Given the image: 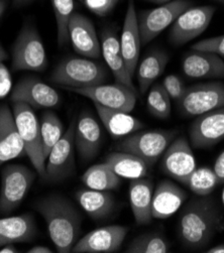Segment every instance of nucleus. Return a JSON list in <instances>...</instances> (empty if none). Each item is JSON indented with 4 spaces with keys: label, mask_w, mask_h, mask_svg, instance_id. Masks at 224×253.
<instances>
[{
    "label": "nucleus",
    "mask_w": 224,
    "mask_h": 253,
    "mask_svg": "<svg viewBox=\"0 0 224 253\" xmlns=\"http://www.w3.org/2000/svg\"><path fill=\"white\" fill-rule=\"evenodd\" d=\"M215 1H217V2L221 3V4H224V0H215Z\"/></svg>",
    "instance_id": "8fccbe9b"
},
{
    "label": "nucleus",
    "mask_w": 224,
    "mask_h": 253,
    "mask_svg": "<svg viewBox=\"0 0 224 253\" xmlns=\"http://www.w3.org/2000/svg\"><path fill=\"white\" fill-rule=\"evenodd\" d=\"M90 11L99 16L107 15L115 6L118 0H83Z\"/></svg>",
    "instance_id": "58836bf2"
},
{
    "label": "nucleus",
    "mask_w": 224,
    "mask_h": 253,
    "mask_svg": "<svg viewBox=\"0 0 224 253\" xmlns=\"http://www.w3.org/2000/svg\"><path fill=\"white\" fill-rule=\"evenodd\" d=\"M129 233L128 227L110 225L95 229L76 242L72 252L76 253H112L122 245Z\"/></svg>",
    "instance_id": "4468645a"
},
{
    "label": "nucleus",
    "mask_w": 224,
    "mask_h": 253,
    "mask_svg": "<svg viewBox=\"0 0 224 253\" xmlns=\"http://www.w3.org/2000/svg\"><path fill=\"white\" fill-rule=\"evenodd\" d=\"M154 195V184L151 180L140 178L131 180L130 202L138 225H147L152 222V202Z\"/></svg>",
    "instance_id": "b1692460"
},
{
    "label": "nucleus",
    "mask_w": 224,
    "mask_h": 253,
    "mask_svg": "<svg viewBox=\"0 0 224 253\" xmlns=\"http://www.w3.org/2000/svg\"><path fill=\"white\" fill-rule=\"evenodd\" d=\"M169 62L168 55L163 50L156 49L146 55L137 67L136 78L141 94H144L164 73Z\"/></svg>",
    "instance_id": "cd10ccee"
},
{
    "label": "nucleus",
    "mask_w": 224,
    "mask_h": 253,
    "mask_svg": "<svg viewBox=\"0 0 224 253\" xmlns=\"http://www.w3.org/2000/svg\"><path fill=\"white\" fill-rule=\"evenodd\" d=\"M184 74L189 78H224V62L215 54L192 50L182 61Z\"/></svg>",
    "instance_id": "412c9836"
},
{
    "label": "nucleus",
    "mask_w": 224,
    "mask_h": 253,
    "mask_svg": "<svg viewBox=\"0 0 224 253\" xmlns=\"http://www.w3.org/2000/svg\"><path fill=\"white\" fill-rule=\"evenodd\" d=\"M35 179L36 173L20 165H8L2 169L0 214H9L20 205L31 190Z\"/></svg>",
    "instance_id": "0eeeda50"
},
{
    "label": "nucleus",
    "mask_w": 224,
    "mask_h": 253,
    "mask_svg": "<svg viewBox=\"0 0 224 253\" xmlns=\"http://www.w3.org/2000/svg\"><path fill=\"white\" fill-rule=\"evenodd\" d=\"M47 65L42 39L32 27H26L19 33L12 47L13 71L42 72Z\"/></svg>",
    "instance_id": "1a4fd4ad"
},
{
    "label": "nucleus",
    "mask_w": 224,
    "mask_h": 253,
    "mask_svg": "<svg viewBox=\"0 0 224 253\" xmlns=\"http://www.w3.org/2000/svg\"><path fill=\"white\" fill-rule=\"evenodd\" d=\"M192 5L191 0H172L156 8L142 11L137 17L141 44L156 39Z\"/></svg>",
    "instance_id": "6e6552de"
},
{
    "label": "nucleus",
    "mask_w": 224,
    "mask_h": 253,
    "mask_svg": "<svg viewBox=\"0 0 224 253\" xmlns=\"http://www.w3.org/2000/svg\"><path fill=\"white\" fill-rule=\"evenodd\" d=\"M64 132L65 129L60 118L53 112H45L41 122V134L45 160Z\"/></svg>",
    "instance_id": "c756f323"
},
{
    "label": "nucleus",
    "mask_w": 224,
    "mask_h": 253,
    "mask_svg": "<svg viewBox=\"0 0 224 253\" xmlns=\"http://www.w3.org/2000/svg\"><path fill=\"white\" fill-rule=\"evenodd\" d=\"M11 90V76L7 67L0 63V99L7 96Z\"/></svg>",
    "instance_id": "ea45409f"
},
{
    "label": "nucleus",
    "mask_w": 224,
    "mask_h": 253,
    "mask_svg": "<svg viewBox=\"0 0 224 253\" xmlns=\"http://www.w3.org/2000/svg\"><path fill=\"white\" fill-rule=\"evenodd\" d=\"M147 1L154 2V3H159V4H164V3L172 1V0H147Z\"/></svg>",
    "instance_id": "09e8293b"
},
{
    "label": "nucleus",
    "mask_w": 224,
    "mask_h": 253,
    "mask_svg": "<svg viewBox=\"0 0 224 253\" xmlns=\"http://www.w3.org/2000/svg\"><path fill=\"white\" fill-rule=\"evenodd\" d=\"M214 172L218 179L219 184H224V150L217 158L215 165H214Z\"/></svg>",
    "instance_id": "a19ab883"
},
{
    "label": "nucleus",
    "mask_w": 224,
    "mask_h": 253,
    "mask_svg": "<svg viewBox=\"0 0 224 253\" xmlns=\"http://www.w3.org/2000/svg\"><path fill=\"white\" fill-rule=\"evenodd\" d=\"M31 1H33V0H13L14 4H15V5H17V6L24 5V4H27V3L31 2Z\"/></svg>",
    "instance_id": "de8ad7c7"
},
{
    "label": "nucleus",
    "mask_w": 224,
    "mask_h": 253,
    "mask_svg": "<svg viewBox=\"0 0 224 253\" xmlns=\"http://www.w3.org/2000/svg\"><path fill=\"white\" fill-rule=\"evenodd\" d=\"M100 45L102 54H121L120 41L112 30H105L102 32L100 38Z\"/></svg>",
    "instance_id": "4c0bfd02"
},
{
    "label": "nucleus",
    "mask_w": 224,
    "mask_h": 253,
    "mask_svg": "<svg viewBox=\"0 0 224 253\" xmlns=\"http://www.w3.org/2000/svg\"><path fill=\"white\" fill-rule=\"evenodd\" d=\"M177 105L179 112L185 117H197L224 107V84L208 82L190 86L185 89Z\"/></svg>",
    "instance_id": "423d86ee"
},
{
    "label": "nucleus",
    "mask_w": 224,
    "mask_h": 253,
    "mask_svg": "<svg viewBox=\"0 0 224 253\" xmlns=\"http://www.w3.org/2000/svg\"><path fill=\"white\" fill-rule=\"evenodd\" d=\"M28 252L29 253H52L53 251L49 249L48 247L38 245V246H35V247L31 248Z\"/></svg>",
    "instance_id": "79ce46f5"
},
{
    "label": "nucleus",
    "mask_w": 224,
    "mask_h": 253,
    "mask_svg": "<svg viewBox=\"0 0 224 253\" xmlns=\"http://www.w3.org/2000/svg\"><path fill=\"white\" fill-rule=\"evenodd\" d=\"M208 253H224V243L218 244L210 249H208V251H206Z\"/></svg>",
    "instance_id": "c03bdc74"
},
{
    "label": "nucleus",
    "mask_w": 224,
    "mask_h": 253,
    "mask_svg": "<svg viewBox=\"0 0 224 253\" xmlns=\"http://www.w3.org/2000/svg\"><path fill=\"white\" fill-rule=\"evenodd\" d=\"M12 114L19 135L23 141L26 155L29 156L36 170L45 179V158L44 155L41 123L32 106L23 102H13Z\"/></svg>",
    "instance_id": "20e7f679"
},
{
    "label": "nucleus",
    "mask_w": 224,
    "mask_h": 253,
    "mask_svg": "<svg viewBox=\"0 0 224 253\" xmlns=\"http://www.w3.org/2000/svg\"><path fill=\"white\" fill-rule=\"evenodd\" d=\"M68 32L75 52L91 59L100 58L102 54L100 41L98 40L94 25L88 17L74 12L69 22Z\"/></svg>",
    "instance_id": "dca6fc26"
},
{
    "label": "nucleus",
    "mask_w": 224,
    "mask_h": 253,
    "mask_svg": "<svg viewBox=\"0 0 224 253\" xmlns=\"http://www.w3.org/2000/svg\"><path fill=\"white\" fill-rule=\"evenodd\" d=\"M16 252L18 251L13 243H9V244L3 245L2 247H0V253H16Z\"/></svg>",
    "instance_id": "37998d69"
},
{
    "label": "nucleus",
    "mask_w": 224,
    "mask_h": 253,
    "mask_svg": "<svg viewBox=\"0 0 224 253\" xmlns=\"http://www.w3.org/2000/svg\"><path fill=\"white\" fill-rule=\"evenodd\" d=\"M120 179L105 162L92 166L82 175V182L85 186L97 191L116 190L120 185Z\"/></svg>",
    "instance_id": "c85d7f7f"
},
{
    "label": "nucleus",
    "mask_w": 224,
    "mask_h": 253,
    "mask_svg": "<svg viewBox=\"0 0 224 253\" xmlns=\"http://www.w3.org/2000/svg\"><path fill=\"white\" fill-rule=\"evenodd\" d=\"M147 109L160 119H167L171 115V98L162 84L154 83L148 89Z\"/></svg>",
    "instance_id": "2f4dec72"
},
{
    "label": "nucleus",
    "mask_w": 224,
    "mask_h": 253,
    "mask_svg": "<svg viewBox=\"0 0 224 253\" xmlns=\"http://www.w3.org/2000/svg\"><path fill=\"white\" fill-rule=\"evenodd\" d=\"M105 163L113 169V171L123 179L135 180L145 178L148 173L149 167L136 156L124 151H116L107 156Z\"/></svg>",
    "instance_id": "bb28decb"
},
{
    "label": "nucleus",
    "mask_w": 224,
    "mask_h": 253,
    "mask_svg": "<svg viewBox=\"0 0 224 253\" xmlns=\"http://www.w3.org/2000/svg\"><path fill=\"white\" fill-rule=\"evenodd\" d=\"M74 93L85 96L105 108L132 112L136 103L135 90L130 87L115 83L112 85L100 84L85 88H65Z\"/></svg>",
    "instance_id": "f8f14e48"
},
{
    "label": "nucleus",
    "mask_w": 224,
    "mask_h": 253,
    "mask_svg": "<svg viewBox=\"0 0 224 253\" xmlns=\"http://www.w3.org/2000/svg\"><path fill=\"white\" fill-rule=\"evenodd\" d=\"M221 214L215 201L208 196L195 198L183 208L178 234L184 247L200 250L206 247L220 225Z\"/></svg>",
    "instance_id": "f257e3e1"
},
{
    "label": "nucleus",
    "mask_w": 224,
    "mask_h": 253,
    "mask_svg": "<svg viewBox=\"0 0 224 253\" xmlns=\"http://www.w3.org/2000/svg\"><path fill=\"white\" fill-rule=\"evenodd\" d=\"M222 201H223V204H224V189H223V193H222Z\"/></svg>",
    "instance_id": "3c124183"
},
{
    "label": "nucleus",
    "mask_w": 224,
    "mask_h": 253,
    "mask_svg": "<svg viewBox=\"0 0 224 253\" xmlns=\"http://www.w3.org/2000/svg\"><path fill=\"white\" fill-rule=\"evenodd\" d=\"M102 143L100 125L91 113L83 112L76 121L75 129V147L83 161L94 159Z\"/></svg>",
    "instance_id": "6ab92c4d"
},
{
    "label": "nucleus",
    "mask_w": 224,
    "mask_h": 253,
    "mask_svg": "<svg viewBox=\"0 0 224 253\" xmlns=\"http://www.w3.org/2000/svg\"><path fill=\"white\" fill-rule=\"evenodd\" d=\"M75 129L76 120H72L68 129L49 151L45 164V180L61 182L73 174L75 170Z\"/></svg>",
    "instance_id": "9b49d317"
},
{
    "label": "nucleus",
    "mask_w": 224,
    "mask_h": 253,
    "mask_svg": "<svg viewBox=\"0 0 224 253\" xmlns=\"http://www.w3.org/2000/svg\"><path fill=\"white\" fill-rule=\"evenodd\" d=\"M108 77L107 69L88 59L69 57L54 70L51 80L65 88H85L103 84Z\"/></svg>",
    "instance_id": "7ed1b4c3"
},
{
    "label": "nucleus",
    "mask_w": 224,
    "mask_h": 253,
    "mask_svg": "<svg viewBox=\"0 0 224 253\" xmlns=\"http://www.w3.org/2000/svg\"><path fill=\"white\" fill-rule=\"evenodd\" d=\"M219 185L216 173L213 169L202 167L191 173L186 186L197 196L204 197L210 195L216 186Z\"/></svg>",
    "instance_id": "7c9ffc66"
},
{
    "label": "nucleus",
    "mask_w": 224,
    "mask_h": 253,
    "mask_svg": "<svg viewBox=\"0 0 224 253\" xmlns=\"http://www.w3.org/2000/svg\"><path fill=\"white\" fill-rule=\"evenodd\" d=\"M170 245L167 240L159 233H145L135 237L129 247V253H167Z\"/></svg>",
    "instance_id": "473e14b6"
},
{
    "label": "nucleus",
    "mask_w": 224,
    "mask_h": 253,
    "mask_svg": "<svg viewBox=\"0 0 224 253\" xmlns=\"http://www.w3.org/2000/svg\"><path fill=\"white\" fill-rule=\"evenodd\" d=\"M195 148H208L224 139V107L197 116L189 129Z\"/></svg>",
    "instance_id": "2eb2a0df"
},
{
    "label": "nucleus",
    "mask_w": 224,
    "mask_h": 253,
    "mask_svg": "<svg viewBox=\"0 0 224 253\" xmlns=\"http://www.w3.org/2000/svg\"><path fill=\"white\" fill-rule=\"evenodd\" d=\"M5 8H6V1L5 0H0V17L2 16Z\"/></svg>",
    "instance_id": "49530a36"
},
{
    "label": "nucleus",
    "mask_w": 224,
    "mask_h": 253,
    "mask_svg": "<svg viewBox=\"0 0 224 253\" xmlns=\"http://www.w3.org/2000/svg\"><path fill=\"white\" fill-rule=\"evenodd\" d=\"M36 210L45 221L49 237L60 253H68L78 241L82 217L71 202L59 195L38 201Z\"/></svg>",
    "instance_id": "f03ea898"
},
{
    "label": "nucleus",
    "mask_w": 224,
    "mask_h": 253,
    "mask_svg": "<svg viewBox=\"0 0 224 253\" xmlns=\"http://www.w3.org/2000/svg\"><path fill=\"white\" fill-rule=\"evenodd\" d=\"M120 46L121 55L126 62L128 71L132 77H134L136 72L141 46L138 20L134 0H130L128 5L120 39Z\"/></svg>",
    "instance_id": "a211bd4d"
},
{
    "label": "nucleus",
    "mask_w": 224,
    "mask_h": 253,
    "mask_svg": "<svg viewBox=\"0 0 224 253\" xmlns=\"http://www.w3.org/2000/svg\"><path fill=\"white\" fill-rule=\"evenodd\" d=\"M216 7L212 5L191 6L173 22L169 35L171 43L183 45L204 33L213 18Z\"/></svg>",
    "instance_id": "9d476101"
},
{
    "label": "nucleus",
    "mask_w": 224,
    "mask_h": 253,
    "mask_svg": "<svg viewBox=\"0 0 224 253\" xmlns=\"http://www.w3.org/2000/svg\"><path fill=\"white\" fill-rule=\"evenodd\" d=\"M221 227H222V228H224V222H223V224H222V226H221Z\"/></svg>",
    "instance_id": "603ef678"
},
{
    "label": "nucleus",
    "mask_w": 224,
    "mask_h": 253,
    "mask_svg": "<svg viewBox=\"0 0 224 253\" xmlns=\"http://www.w3.org/2000/svg\"><path fill=\"white\" fill-rule=\"evenodd\" d=\"M57 21L58 43L60 46L69 42V22L74 13L73 0H51Z\"/></svg>",
    "instance_id": "72a5a7b5"
},
{
    "label": "nucleus",
    "mask_w": 224,
    "mask_h": 253,
    "mask_svg": "<svg viewBox=\"0 0 224 253\" xmlns=\"http://www.w3.org/2000/svg\"><path fill=\"white\" fill-rule=\"evenodd\" d=\"M12 102H23L36 108H51L60 103L58 92L36 78H27L18 82L12 90Z\"/></svg>",
    "instance_id": "f3484780"
},
{
    "label": "nucleus",
    "mask_w": 224,
    "mask_h": 253,
    "mask_svg": "<svg viewBox=\"0 0 224 253\" xmlns=\"http://www.w3.org/2000/svg\"><path fill=\"white\" fill-rule=\"evenodd\" d=\"M103 58L109 67L110 71L112 72L116 83H120L130 87L133 90H135L133 77L130 75L126 62H124L121 54H110V53H103Z\"/></svg>",
    "instance_id": "f704fd0d"
},
{
    "label": "nucleus",
    "mask_w": 224,
    "mask_h": 253,
    "mask_svg": "<svg viewBox=\"0 0 224 253\" xmlns=\"http://www.w3.org/2000/svg\"><path fill=\"white\" fill-rule=\"evenodd\" d=\"M37 226L31 214L0 219V247L9 243H23L34 240Z\"/></svg>",
    "instance_id": "5701e85b"
},
{
    "label": "nucleus",
    "mask_w": 224,
    "mask_h": 253,
    "mask_svg": "<svg viewBox=\"0 0 224 253\" xmlns=\"http://www.w3.org/2000/svg\"><path fill=\"white\" fill-rule=\"evenodd\" d=\"M26 155L13 114L7 105L0 106V166Z\"/></svg>",
    "instance_id": "aec40b11"
},
{
    "label": "nucleus",
    "mask_w": 224,
    "mask_h": 253,
    "mask_svg": "<svg viewBox=\"0 0 224 253\" xmlns=\"http://www.w3.org/2000/svg\"><path fill=\"white\" fill-rule=\"evenodd\" d=\"M7 58H8V55H7V53L5 52V49H4V47L2 46L1 42H0V63H2V62H4L5 60H7Z\"/></svg>",
    "instance_id": "a18cd8bd"
},
{
    "label": "nucleus",
    "mask_w": 224,
    "mask_h": 253,
    "mask_svg": "<svg viewBox=\"0 0 224 253\" xmlns=\"http://www.w3.org/2000/svg\"><path fill=\"white\" fill-rule=\"evenodd\" d=\"M187 193L175 183L164 180L159 183L153 195L152 214L154 219H167L183 205Z\"/></svg>",
    "instance_id": "4be33fe9"
},
{
    "label": "nucleus",
    "mask_w": 224,
    "mask_h": 253,
    "mask_svg": "<svg viewBox=\"0 0 224 253\" xmlns=\"http://www.w3.org/2000/svg\"><path fill=\"white\" fill-rule=\"evenodd\" d=\"M76 199L93 220H101L108 217L115 207L114 197L108 191L80 190L76 193Z\"/></svg>",
    "instance_id": "a878e982"
},
{
    "label": "nucleus",
    "mask_w": 224,
    "mask_h": 253,
    "mask_svg": "<svg viewBox=\"0 0 224 253\" xmlns=\"http://www.w3.org/2000/svg\"><path fill=\"white\" fill-rule=\"evenodd\" d=\"M162 85L164 86L165 90L169 94L170 98L175 100L176 102L182 97V95L186 89L182 80L176 75L167 76V77L164 79Z\"/></svg>",
    "instance_id": "e433bc0d"
},
{
    "label": "nucleus",
    "mask_w": 224,
    "mask_h": 253,
    "mask_svg": "<svg viewBox=\"0 0 224 253\" xmlns=\"http://www.w3.org/2000/svg\"><path fill=\"white\" fill-rule=\"evenodd\" d=\"M162 157V171L186 186L189 176L196 169V160L188 139L178 136L170 143Z\"/></svg>",
    "instance_id": "ddd939ff"
},
{
    "label": "nucleus",
    "mask_w": 224,
    "mask_h": 253,
    "mask_svg": "<svg viewBox=\"0 0 224 253\" xmlns=\"http://www.w3.org/2000/svg\"><path fill=\"white\" fill-rule=\"evenodd\" d=\"M191 48L193 50L211 53L224 57V35L197 42L191 46Z\"/></svg>",
    "instance_id": "c9c22d12"
},
{
    "label": "nucleus",
    "mask_w": 224,
    "mask_h": 253,
    "mask_svg": "<svg viewBox=\"0 0 224 253\" xmlns=\"http://www.w3.org/2000/svg\"><path fill=\"white\" fill-rule=\"evenodd\" d=\"M97 113L106 130L114 138H121L133 134L143 127V123L130 113L105 108L94 103Z\"/></svg>",
    "instance_id": "393cba45"
},
{
    "label": "nucleus",
    "mask_w": 224,
    "mask_h": 253,
    "mask_svg": "<svg viewBox=\"0 0 224 253\" xmlns=\"http://www.w3.org/2000/svg\"><path fill=\"white\" fill-rule=\"evenodd\" d=\"M176 136L177 131L175 130L153 129L136 131L123 138L116 145V149L136 156L145 162L148 167H152L164 155Z\"/></svg>",
    "instance_id": "39448f33"
}]
</instances>
